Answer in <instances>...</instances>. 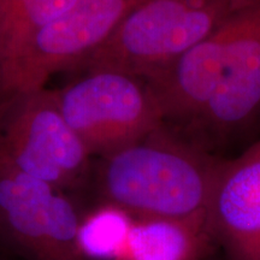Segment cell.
<instances>
[{"label":"cell","instance_id":"6da1fadb","mask_svg":"<svg viewBox=\"0 0 260 260\" xmlns=\"http://www.w3.org/2000/svg\"><path fill=\"white\" fill-rule=\"evenodd\" d=\"M218 162L161 128L106 155L100 186L109 204L133 218L207 224Z\"/></svg>","mask_w":260,"mask_h":260},{"label":"cell","instance_id":"9c48e42d","mask_svg":"<svg viewBox=\"0 0 260 260\" xmlns=\"http://www.w3.org/2000/svg\"><path fill=\"white\" fill-rule=\"evenodd\" d=\"M76 0H0V90L10 93L35 38Z\"/></svg>","mask_w":260,"mask_h":260},{"label":"cell","instance_id":"8fae6325","mask_svg":"<svg viewBox=\"0 0 260 260\" xmlns=\"http://www.w3.org/2000/svg\"><path fill=\"white\" fill-rule=\"evenodd\" d=\"M133 222L130 214L110 204L81 220L79 243L86 260L121 259Z\"/></svg>","mask_w":260,"mask_h":260},{"label":"cell","instance_id":"30bf717a","mask_svg":"<svg viewBox=\"0 0 260 260\" xmlns=\"http://www.w3.org/2000/svg\"><path fill=\"white\" fill-rule=\"evenodd\" d=\"M212 242L205 223L134 218L119 260H199Z\"/></svg>","mask_w":260,"mask_h":260},{"label":"cell","instance_id":"5b68a950","mask_svg":"<svg viewBox=\"0 0 260 260\" xmlns=\"http://www.w3.org/2000/svg\"><path fill=\"white\" fill-rule=\"evenodd\" d=\"M81 219L59 189L0 161V225L35 260H86Z\"/></svg>","mask_w":260,"mask_h":260},{"label":"cell","instance_id":"52a82bcc","mask_svg":"<svg viewBox=\"0 0 260 260\" xmlns=\"http://www.w3.org/2000/svg\"><path fill=\"white\" fill-rule=\"evenodd\" d=\"M207 226L228 260H260V140L217 165Z\"/></svg>","mask_w":260,"mask_h":260},{"label":"cell","instance_id":"3957f363","mask_svg":"<svg viewBox=\"0 0 260 260\" xmlns=\"http://www.w3.org/2000/svg\"><path fill=\"white\" fill-rule=\"evenodd\" d=\"M61 115L89 155H110L162 128L157 98L144 80L110 70L90 71L58 92Z\"/></svg>","mask_w":260,"mask_h":260},{"label":"cell","instance_id":"277c9868","mask_svg":"<svg viewBox=\"0 0 260 260\" xmlns=\"http://www.w3.org/2000/svg\"><path fill=\"white\" fill-rule=\"evenodd\" d=\"M90 157L61 115L58 92L11 93L0 106V161L59 189Z\"/></svg>","mask_w":260,"mask_h":260},{"label":"cell","instance_id":"ba28073f","mask_svg":"<svg viewBox=\"0 0 260 260\" xmlns=\"http://www.w3.org/2000/svg\"><path fill=\"white\" fill-rule=\"evenodd\" d=\"M232 37L218 87L197 122L212 132H232L260 111V0L230 17Z\"/></svg>","mask_w":260,"mask_h":260},{"label":"cell","instance_id":"7a4b0ae2","mask_svg":"<svg viewBox=\"0 0 260 260\" xmlns=\"http://www.w3.org/2000/svg\"><path fill=\"white\" fill-rule=\"evenodd\" d=\"M253 2L146 0L86 57L87 64L90 71H117L145 81Z\"/></svg>","mask_w":260,"mask_h":260},{"label":"cell","instance_id":"8992f818","mask_svg":"<svg viewBox=\"0 0 260 260\" xmlns=\"http://www.w3.org/2000/svg\"><path fill=\"white\" fill-rule=\"evenodd\" d=\"M145 2L76 0L37 35L9 94L44 89L52 74L89 56Z\"/></svg>","mask_w":260,"mask_h":260}]
</instances>
